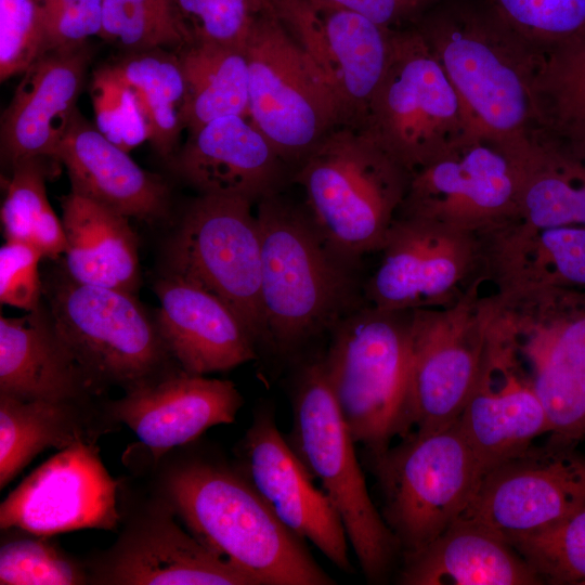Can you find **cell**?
<instances>
[{"label":"cell","mask_w":585,"mask_h":585,"mask_svg":"<svg viewBox=\"0 0 585 585\" xmlns=\"http://www.w3.org/2000/svg\"><path fill=\"white\" fill-rule=\"evenodd\" d=\"M43 52L41 0H0V80L23 74Z\"/></svg>","instance_id":"obj_43"},{"label":"cell","mask_w":585,"mask_h":585,"mask_svg":"<svg viewBox=\"0 0 585 585\" xmlns=\"http://www.w3.org/2000/svg\"><path fill=\"white\" fill-rule=\"evenodd\" d=\"M517 32L547 48L585 31V0H486Z\"/></svg>","instance_id":"obj_42"},{"label":"cell","mask_w":585,"mask_h":585,"mask_svg":"<svg viewBox=\"0 0 585 585\" xmlns=\"http://www.w3.org/2000/svg\"><path fill=\"white\" fill-rule=\"evenodd\" d=\"M414 26L453 84L476 135L500 141L537 122L540 48L486 0H443Z\"/></svg>","instance_id":"obj_2"},{"label":"cell","mask_w":585,"mask_h":585,"mask_svg":"<svg viewBox=\"0 0 585 585\" xmlns=\"http://www.w3.org/2000/svg\"><path fill=\"white\" fill-rule=\"evenodd\" d=\"M295 169L309 216L340 259L353 266L380 250L411 171L352 126L329 131Z\"/></svg>","instance_id":"obj_5"},{"label":"cell","mask_w":585,"mask_h":585,"mask_svg":"<svg viewBox=\"0 0 585 585\" xmlns=\"http://www.w3.org/2000/svg\"><path fill=\"white\" fill-rule=\"evenodd\" d=\"M381 494V516L403 559L441 535L466 510L481 471L457 421L411 431L394 446L364 454Z\"/></svg>","instance_id":"obj_8"},{"label":"cell","mask_w":585,"mask_h":585,"mask_svg":"<svg viewBox=\"0 0 585 585\" xmlns=\"http://www.w3.org/2000/svg\"><path fill=\"white\" fill-rule=\"evenodd\" d=\"M379 251L366 297L386 311L454 304L485 275L481 234L430 220L396 216Z\"/></svg>","instance_id":"obj_14"},{"label":"cell","mask_w":585,"mask_h":585,"mask_svg":"<svg viewBox=\"0 0 585 585\" xmlns=\"http://www.w3.org/2000/svg\"><path fill=\"white\" fill-rule=\"evenodd\" d=\"M186 96L183 125L188 132L224 116L248 117V62L245 46L192 42L178 49Z\"/></svg>","instance_id":"obj_33"},{"label":"cell","mask_w":585,"mask_h":585,"mask_svg":"<svg viewBox=\"0 0 585 585\" xmlns=\"http://www.w3.org/2000/svg\"><path fill=\"white\" fill-rule=\"evenodd\" d=\"M90 401H25L0 394V489L47 448L96 443L118 426Z\"/></svg>","instance_id":"obj_32"},{"label":"cell","mask_w":585,"mask_h":585,"mask_svg":"<svg viewBox=\"0 0 585 585\" xmlns=\"http://www.w3.org/2000/svg\"><path fill=\"white\" fill-rule=\"evenodd\" d=\"M154 465L153 491L199 542L255 585L336 583L236 464L198 450L174 448Z\"/></svg>","instance_id":"obj_1"},{"label":"cell","mask_w":585,"mask_h":585,"mask_svg":"<svg viewBox=\"0 0 585 585\" xmlns=\"http://www.w3.org/2000/svg\"><path fill=\"white\" fill-rule=\"evenodd\" d=\"M235 453V464L278 520L338 569L353 572L342 520L278 430L272 408L258 410Z\"/></svg>","instance_id":"obj_20"},{"label":"cell","mask_w":585,"mask_h":585,"mask_svg":"<svg viewBox=\"0 0 585 585\" xmlns=\"http://www.w3.org/2000/svg\"><path fill=\"white\" fill-rule=\"evenodd\" d=\"M270 0H174L187 43L245 46L250 28Z\"/></svg>","instance_id":"obj_41"},{"label":"cell","mask_w":585,"mask_h":585,"mask_svg":"<svg viewBox=\"0 0 585 585\" xmlns=\"http://www.w3.org/2000/svg\"><path fill=\"white\" fill-rule=\"evenodd\" d=\"M47 159H26L12 165L5 181L0 218L5 240L31 243L32 237L57 216L46 191L50 168Z\"/></svg>","instance_id":"obj_40"},{"label":"cell","mask_w":585,"mask_h":585,"mask_svg":"<svg viewBox=\"0 0 585 585\" xmlns=\"http://www.w3.org/2000/svg\"><path fill=\"white\" fill-rule=\"evenodd\" d=\"M291 411L289 444L335 505L366 580L386 581L401 547L370 498L356 443L332 393L322 356L299 368Z\"/></svg>","instance_id":"obj_6"},{"label":"cell","mask_w":585,"mask_h":585,"mask_svg":"<svg viewBox=\"0 0 585 585\" xmlns=\"http://www.w3.org/2000/svg\"><path fill=\"white\" fill-rule=\"evenodd\" d=\"M0 394L25 401L94 395L41 307L21 317H0Z\"/></svg>","instance_id":"obj_29"},{"label":"cell","mask_w":585,"mask_h":585,"mask_svg":"<svg viewBox=\"0 0 585 585\" xmlns=\"http://www.w3.org/2000/svg\"><path fill=\"white\" fill-rule=\"evenodd\" d=\"M245 51L248 119L296 168L329 131L348 126L343 109L271 4L255 20Z\"/></svg>","instance_id":"obj_11"},{"label":"cell","mask_w":585,"mask_h":585,"mask_svg":"<svg viewBox=\"0 0 585 585\" xmlns=\"http://www.w3.org/2000/svg\"><path fill=\"white\" fill-rule=\"evenodd\" d=\"M90 95L95 127L108 141L129 153L151 140V126L138 93L113 65L93 73Z\"/></svg>","instance_id":"obj_39"},{"label":"cell","mask_w":585,"mask_h":585,"mask_svg":"<svg viewBox=\"0 0 585 585\" xmlns=\"http://www.w3.org/2000/svg\"><path fill=\"white\" fill-rule=\"evenodd\" d=\"M410 314L358 307L330 329L322 355L341 417L364 454L380 453L403 435Z\"/></svg>","instance_id":"obj_7"},{"label":"cell","mask_w":585,"mask_h":585,"mask_svg":"<svg viewBox=\"0 0 585 585\" xmlns=\"http://www.w3.org/2000/svg\"><path fill=\"white\" fill-rule=\"evenodd\" d=\"M41 4L44 52L82 47L92 36H101L103 0H41Z\"/></svg>","instance_id":"obj_44"},{"label":"cell","mask_w":585,"mask_h":585,"mask_svg":"<svg viewBox=\"0 0 585 585\" xmlns=\"http://www.w3.org/2000/svg\"><path fill=\"white\" fill-rule=\"evenodd\" d=\"M252 202L199 195L187 207L168 248L169 273L225 302L263 342L261 234Z\"/></svg>","instance_id":"obj_13"},{"label":"cell","mask_w":585,"mask_h":585,"mask_svg":"<svg viewBox=\"0 0 585 585\" xmlns=\"http://www.w3.org/2000/svg\"><path fill=\"white\" fill-rule=\"evenodd\" d=\"M54 158L65 166L73 192L147 223L168 217L171 194L167 183L142 169L79 110Z\"/></svg>","instance_id":"obj_27"},{"label":"cell","mask_w":585,"mask_h":585,"mask_svg":"<svg viewBox=\"0 0 585 585\" xmlns=\"http://www.w3.org/2000/svg\"><path fill=\"white\" fill-rule=\"evenodd\" d=\"M485 337L499 347L538 396L549 442L585 439V291L495 290L483 296Z\"/></svg>","instance_id":"obj_3"},{"label":"cell","mask_w":585,"mask_h":585,"mask_svg":"<svg viewBox=\"0 0 585 585\" xmlns=\"http://www.w3.org/2000/svg\"><path fill=\"white\" fill-rule=\"evenodd\" d=\"M188 133L170 166L202 195L255 203L280 193L289 166L247 117L216 118Z\"/></svg>","instance_id":"obj_22"},{"label":"cell","mask_w":585,"mask_h":585,"mask_svg":"<svg viewBox=\"0 0 585 585\" xmlns=\"http://www.w3.org/2000/svg\"><path fill=\"white\" fill-rule=\"evenodd\" d=\"M485 280L480 276L454 304L411 311L403 435L457 421L484 354Z\"/></svg>","instance_id":"obj_12"},{"label":"cell","mask_w":585,"mask_h":585,"mask_svg":"<svg viewBox=\"0 0 585 585\" xmlns=\"http://www.w3.org/2000/svg\"><path fill=\"white\" fill-rule=\"evenodd\" d=\"M243 396L230 380L207 378L177 367L106 404L112 418L138 437L156 463L195 442L207 429L232 424Z\"/></svg>","instance_id":"obj_21"},{"label":"cell","mask_w":585,"mask_h":585,"mask_svg":"<svg viewBox=\"0 0 585 585\" xmlns=\"http://www.w3.org/2000/svg\"><path fill=\"white\" fill-rule=\"evenodd\" d=\"M358 14L388 28L414 25L443 0H322Z\"/></svg>","instance_id":"obj_46"},{"label":"cell","mask_w":585,"mask_h":585,"mask_svg":"<svg viewBox=\"0 0 585 585\" xmlns=\"http://www.w3.org/2000/svg\"><path fill=\"white\" fill-rule=\"evenodd\" d=\"M55 332L94 394L129 391L180 367L133 292L75 282L51 288Z\"/></svg>","instance_id":"obj_10"},{"label":"cell","mask_w":585,"mask_h":585,"mask_svg":"<svg viewBox=\"0 0 585 585\" xmlns=\"http://www.w3.org/2000/svg\"><path fill=\"white\" fill-rule=\"evenodd\" d=\"M484 274L496 290L585 291V226L525 229L505 224L481 233Z\"/></svg>","instance_id":"obj_28"},{"label":"cell","mask_w":585,"mask_h":585,"mask_svg":"<svg viewBox=\"0 0 585 585\" xmlns=\"http://www.w3.org/2000/svg\"><path fill=\"white\" fill-rule=\"evenodd\" d=\"M403 585H538L536 572L497 533L458 518L415 556L404 560Z\"/></svg>","instance_id":"obj_30"},{"label":"cell","mask_w":585,"mask_h":585,"mask_svg":"<svg viewBox=\"0 0 585 585\" xmlns=\"http://www.w3.org/2000/svg\"><path fill=\"white\" fill-rule=\"evenodd\" d=\"M507 542L543 584L585 585V506L551 525Z\"/></svg>","instance_id":"obj_37"},{"label":"cell","mask_w":585,"mask_h":585,"mask_svg":"<svg viewBox=\"0 0 585 585\" xmlns=\"http://www.w3.org/2000/svg\"><path fill=\"white\" fill-rule=\"evenodd\" d=\"M156 324L177 364L204 375L257 358V341L237 314L203 287L168 273L156 282Z\"/></svg>","instance_id":"obj_25"},{"label":"cell","mask_w":585,"mask_h":585,"mask_svg":"<svg viewBox=\"0 0 585 585\" xmlns=\"http://www.w3.org/2000/svg\"><path fill=\"white\" fill-rule=\"evenodd\" d=\"M113 67L138 93L151 126L153 147L170 158L185 129L186 86L178 54L164 48L132 51Z\"/></svg>","instance_id":"obj_34"},{"label":"cell","mask_w":585,"mask_h":585,"mask_svg":"<svg viewBox=\"0 0 585 585\" xmlns=\"http://www.w3.org/2000/svg\"><path fill=\"white\" fill-rule=\"evenodd\" d=\"M517 171L498 140L470 135L415 170L396 216L482 233L516 220Z\"/></svg>","instance_id":"obj_15"},{"label":"cell","mask_w":585,"mask_h":585,"mask_svg":"<svg viewBox=\"0 0 585 585\" xmlns=\"http://www.w3.org/2000/svg\"><path fill=\"white\" fill-rule=\"evenodd\" d=\"M43 258L32 244L5 240L0 248V302L27 312L40 307L42 283L39 263Z\"/></svg>","instance_id":"obj_45"},{"label":"cell","mask_w":585,"mask_h":585,"mask_svg":"<svg viewBox=\"0 0 585 585\" xmlns=\"http://www.w3.org/2000/svg\"><path fill=\"white\" fill-rule=\"evenodd\" d=\"M534 92L537 123L585 140V31L540 48Z\"/></svg>","instance_id":"obj_35"},{"label":"cell","mask_w":585,"mask_h":585,"mask_svg":"<svg viewBox=\"0 0 585 585\" xmlns=\"http://www.w3.org/2000/svg\"><path fill=\"white\" fill-rule=\"evenodd\" d=\"M500 142L518 180L517 217L508 224L585 226V140L535 122Z\"/></svg>","instance_id":"obj_26"},{"label":"cell","mask_w":585,"mask_h":585,"mask_svg":"<svg viewBox=\"0 0 585 585\" xmlns=\"http://www.w3.org/2000/svg\"><path fill=\"white\" fill-rule=\"evenodd\" d=\"M129 512L116 542L88 561L91 584L106 585H255L190 531L154 491Z\"/></svg>","instance_id":"obj_16"},{"label":"cell","mask_w":585,"mask_h":585,"mask_svg":"<svg viewBox=\"0 0 585 585\" xmlns=\"http://www.w3.org/2000/svg\"><path fill=\"white\" fill-rule=\"evenodd\" d=\"M360 128L412 173L476 135L453 84L414 25L393 29L388 66Z\"/></svg>","instance_id":"obj_9"},{"label":"cell","mask_w":585,"mask_h":585,"mask_svg":"<svg viewBox=\"0 0 585 585\" xmlns=\"http://www.w3.org/2000/svg\"><path fill=\"white\" fill-rule=\"evenodd\" d=\"M457 425L481 477L529 450L549 432L545 410L531 384L508 356L485 340L478 377Z\"/></svg>","instance_id":"obj_23"},{"label":"cell","mask_w":585,"mask_h":585,"mask_svg":"<svg viewBox=\"0 0 585 585\" xmlns=\"http://www.w3.org/2000/svg\"><path fill=\"white\" fill-rule=\"evenodd\" d=\"M585 506V456L548 442L485 472L459 518L506 541L551 525Z\"/></svg>","instance_id":"obj_17"},{"label":"cell","mask_w":585,"mask_h":585,"mask_svg":"<svg viewBox=\"0 0 585 585\" xmlns=\"http://www.w3.org/2000/svg\"><path fill=\"white\" fill-rule=\"evenodd\" d=\"M90 61L86 46L42 53L23 78L1 117V154L12 165L53 159L74 119Z\"/></svg>","instance_id":"obj_24"},{"label":"cell","mask_w":585,"mask_h":585,"mask_svg":"<svg viewBox=\"0 0 585 585\" xmlns=\"http://www.w3.org/2000/svg\"><path fill=\"white\" fill-rule=\"evenodd\" d=\"M67 275L75 282L135 292L138 238L126 216L70 191L61 198Z\"/></svg>","instance_id":"obj_31"},{"label":"cell","mask_w":585,"mask_h":585,"mask_svg":"<svg viewBox=\"0 0 585 585\" xmlns=\"http://www.w3.org/2000/svg\"><path fill=\"white\" fill-rule=\"evenodd\" d=\"M120 481L104 466L96 443L60 450L25 478L0 505V529L52 536L120 526Z\"/></svg>","instance_id":"obj_18"},{"label":"cell","mask_w":585,"mask_h":585,"mask_svg":"<svg viewBox=\"0 0 585 585\" xmlns=\"http://www.w3.org/2000/svg\"><path fill=\"white\" fill-rule=\"evenodd\" d=\"M337 96L348 126L361 127L391 54L394 28L322 0H270Z\"/></svg>","instance_id":"obj_19"},{"label":"cell","mask_w":585,"mask_h":585,"mask_svg":"<svg viewBox=\"0 0 585 585\" xmlns=\"http://www.w3.org/2000/svg\"><path fill=\"white\" fill-rule=\"evenodd\" d=\"M1 585L91 584L88 562L65 551L47 535L1 530Z\"/></svg>","instance_id":"obj_36"},{"label":"cell","mask_w":585,"mask_h":585,"mask_svg":"<svg viewBox=\"0 0 585 585\" xmlns=\"http://www.w3.org/2000/svg\"><path fill=\"white\" fill-rule=\"evenodd\" d=\"M100 37L130 52L187 43L174 0H103Z\"/></svg>","instance_id":"obj_38"},{"label":"cell","mask_w":585,"mask_h":585,"mask_svg":"<svg viewBox=\"0 0 585 585\" xmlns=\"http://www.w3.org/2000/svg\"><path fill=\"white\" fill-rule=\"evenodd\" d=\"M263 342L290 354L358 308L352 265L325 243L307 209L280 193L258 202Z\"/></svg>","instance_id":"obj_4"}]
</instances>
